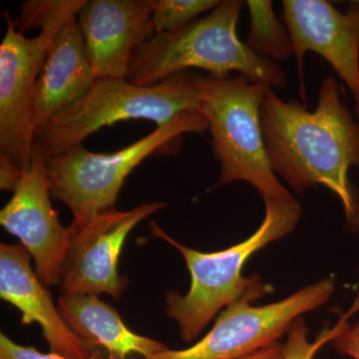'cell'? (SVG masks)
<instances>
[{"label": "cell", "instance_id": "obj_1", "mask_svg": "<svg viewBox=\"0 0 359 359\" xmlns=\"http://www.w3.org/2000/svg\"><path fill=\"white\" fill-rule=\"evenodd\" d=\"M334 76L323 80L313 112L299 101L264 96L261 122L271 166L295 193L323 185L339 197L346 228L359 231V196L349 179L359 167V122L346 107Z\"/></svg>", "mask_w": 359, "mask_h": 359}, {"label": "cell", "instance_id": "obj_2", "mask_svg": "<svg viewBox=\"0 0 359 359\" xmlns=\"http://www.w3.org/2000/svg\"><path fill=\"white\" fill-rule=\"evenodd\" d=\"M263 223L247 240L214 252H203L180 244L157 224L151 223L152 235L179 250L191 276V287L185 295L166 294V313L177 321L182 339L193 341L212 318L233 302L263 299L273 287L259 276L245 278L243 269L252 255L271 242L294 230L302 216L301 204L294 197L264 202Z\"/></svg>", "mask_w": 359, "mask_h": 359}, {"label": "cell", "instance_id": "obj_3", "mask_svg": "<svg viewBox=\"0 0 359 359\" xmlns=\"http://www.w3.org/2000/svg\"><path fill=\"white\" fill-rule=\"evenodd\" d=\"M244 2L224 0L204 18L173 32L155 33L135 53L128 79L153 85L191 68L210 76L230 77L238 71L252 82L282 88L287 75L276 62L259 57L238 39L237 25Z\"/></svg>", "mask_w": 359, "mask_h": 359}, {"label": "cell", "instance_id": "obj_4", "mask_svg": "<svg viewBox=\"0 0 359 359\" xmlns=\"http://www.w3.org/2000/svg\"><path fill=\"white\" fill-rule=\"evenodd\" d=\"M193 83L221 164L219 185L247 182L264 202L292 197L271 166L262 129V104L273 88L242 74L216 78L193 72Z\"/></svg>", "mask_w": 359, "mask_h": 359}, {"label": "cell", "instance_id": "obj_5", "mask_svg": "<svg viewBox=\"0 0 359 359\" xmlns=\"http://www.w3.org/2000/svg\"><path fill=\"white\" fill-rule=\"evenodd\" d=\"M208 129L205 116L194 111L179 115L117 152H90L83 145L71 149L47 160L51 197L72 212L71 226H81L98 212L115 209L125 180L143 161L178 154L184 135Z\"/></svg>", "mask_w": 359, "mask_h": 359}, {"label": "cell", "instance_id": "obj_6", "mask_svg": "<svg viewBox=\"0 0 359 359\" xmlns=\"http://www.w3.org/2000/svg\"><path fill=\"white\" fill-rule=\"evenodd\" d=\"M194 111H200V103L192 71L144 86L127 78H97L83 98L35 137L34 147L48 160L83 145L90 135L116 122L144 119L161 127Z\"/></svg>", "mask_w": 359, "mask_h": 359}, {"label": "cell", "instance_id": "obj_7", "mask_svg": "<svg viewBox=\"0 0 359 359\" xmlns=\"http://www.w3.org/2000/svg\"><path fill=\"white\" fill-rule=\"evenodd\" d=\"M334 290V278L328 276L266 306H252L245 299L233 302L192 346L166 348L147 359H235L254 353L287 334L295 320L327 304Z\"/></svg>", "mask_w": 359, "mask_h": 359}, {"label": "cell", "instance_id": "obj_8", "mask_svg": "<svg viewBox=\"0 0 359 359\" xmlns=\"http://www.w3.org/2000/svg\"><path fill=\"white\" fill-rule=\"evenodd\" d=\"M6 32L0 44V164L23 172L35 142L33 99L40 70L63 27L26 37L6 13Z\"/></svg>", "mask_w": 359, "mask_h": 359}, {"label": "cell", "instance_id": "obj_9", "mask_svg": "<svg viewBox=\"0 0 359 359\" xmlns=\"http://www.w3.org/2000/svg\"><path fill=\"white\" fill-rule=\"evenodd\" d=\"M166 207L150 202L129 211L117 208L98 212L79 226H69L71 238L59 283L62 294L121 297L128 280L118 273L125 241L137 224Z\"/></svg>", "mask_w": 359, "mask_h": 359}, {"label": "cell", "instance_id": "obj_10", "mask_svg": "<svg viewBox=\"0 0 359 359\" xmlns=\"http://www.w3.org/2000/svg\"><path fill=\"white\" fill-rule=\"evenodd\" d=\"M13 196L0 211V224L20 240L34 259L35 273L46 287L59 285L69 247L71 230L52 207L47 159L33 147Z\"/></svg>", "mask_w": 359, "mask_h": 359}, {"label": "cell", "instance_id": "obj_11", "mask_svg": "<svg viewBox=\"0 0 359 359\" xmlns=\"http://www.w3.org/2000/svg\"><path fill=\"white\" fill-rule=\"evenodd\" d=\"M283 8L297 58L302 100L306 103L304 55L313 51L348 86L359 122V0L349 2L344 13L327 0H285Z\"/></svg>", "mask_w": 359, "mask_h": 359}, {"label": "cell", "instance_id": "obj_12", "mask_svg": "<svg viewBox=\"0 0 359 359\" xmlns=\"http://www.w3.org/2000/svg\"><path fill=\"white\" fill-rule=\"evenodd\" d=\"M152 0H86L77 14L96 78H128L136 51L154 36Z\"/></svg>", "mask_w": 359, "mask_h": 359}, {"label": "cell", "instance_id": "obj_13", "mask_svg": "<svg viewBox=\"0 0 359 359\" xmlns=\"http://www.w3.org/2000/svg\"><path fill=\"white\" fill-rule=\"evenodd\" d=\"M30 257L22 244L0 245V297L20 311L23 325H40L50 353L71 359L91 358L93 349L68 327L33 271Z\"/></svg>", "mask_w": 359, "mask_h": 359}, {"label": "cell", "instance_id": "obj_14", "mask_svg": "<svg viewBox=\"0 0 359 359\" xmlns=\"http://www.w3.org/2000/svg\"><path fill=\"white\" fill-rule=\"evenodd\" d=\"M96 79L77 18H73L56 36L40 70L33 99L35 137L83 98Z\"/></svg>", "mask_w": 359, "mask_h": 359}, {"label": "cell", "instance_id": "obj_15", "mask_svg": "<svg viewBox=\"0 0 359 359\" xmlns=\"http://www.w3.org/2000/svg\"><path fill=\"white\" fill-rule=\"evenodd\" d=\"M58 309L68 327L103 359H144L168 348L163 342L135 334L119 313L96 294H61Z\"/></svg>", "mask_w": 359, "mask_h": 359}, {"label": "cell", "instance_id": "obj_16", "mask_svg": "<svg viewBox=\"0 0 359 359\" xmlns=\"http://www.w3.org/2000/svg\"><path fill=\"white\" fill-rule=\"evenodd\" d=\"M250 30L245 45L259 57L273 61L287 60L294 55L292 39L287 28L276 18L273 2L248 0Z\"/></svg>", "mask_w": 359, "mask_h": 359}, {"label": "cell", "instance_id": "obj_17", "mask_svg": "<svg viewBox=\"0 0 359 359\" xmlns=\"http://www.w3.org/2000/svg\"><path fill=\"white\" fill-rule=\"evenodd\" d=\"M86 0H29L21 4L20 16L13 20L21 33L33 28L40 32L47 28L65 26L77 18Z\"/></svg>", "mask_w": 359, "mask_h": 359}, {"label": "cell", "instance_id": "obj_18", "mask_svg": "<svg viewBox=\"0 0 359 359\" xmlns=\"http://www.w3.org/2000/svg\"><path fill=\"white\" fill-rule=\"evenodd\" d=\"M155 33L173 32L190 25L201 13L212 11L219 0H152Z\"/></svg>", "mask_w": 359, "mask_h": 359}, {"label": "cell", "instance_id": "obj_19", "mask_svg": "<svg viewBox=\"0 0 359 359\" xmlns=\"http://www.w3.org/2000/svg\"><path fill=\"white\" fill-rule=\"evenodd\" d=\"M359 311V297L348 313L340 316L339 320L334 327L325 328L321 330L314 341H309V327L306 320L301 316L292 323L287 332L285 346V359H313L321 347L332 342L341 330L342 325L348 321L351 316Z\"/></svg>", "mask_w": 359, "mask_h": 359}, {"label": "cell", "instance_id": "obj_20", "mask_svg": "<svg viewBox=\"0 0 359 359\" xmlns=\"http://www.w3.org/2000/svg\"><path fill=\"white\" fill-rule=\"evenodd\" d=\"M0 359H71L59 354L42 353L35 347L23 346L16 344L6 334H0ZM88 359H103L98 354H94Z\"/></svg>", "mask_w": 359, "mask_h": 359}, {"label": "cell", "instance_id": "obj_21", "mask_svg": "<svg viewBox=\"0 0 359 359\" xmlns=\"http://www.w3.org/2000/svg\"><path fill=\"white\" fill-rule=\"evenodd\" d=\"M330 344L341 355L359 359V321L353 325L346 321Z\"/></svg>", "mask_w": 359, "mask_h": 359}, {"label": "cell", "instance_id": "obj_22", "mask_svg": "<svg viewBox=\"0 0 359 359\" xmlns=\"http://www.w3.org/2000/svg\"><path fill=\"white\" fill-rule=\"evenodd\" d=\"M235 359H285V346L276 341L271 346Z\"/></svg>", "mask_w": 359, "mask_h": 359}]
</instances>
